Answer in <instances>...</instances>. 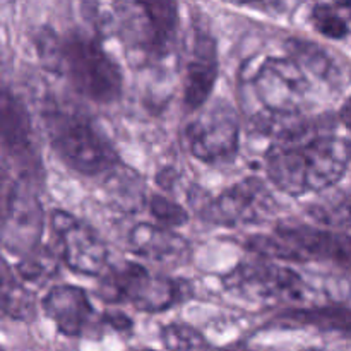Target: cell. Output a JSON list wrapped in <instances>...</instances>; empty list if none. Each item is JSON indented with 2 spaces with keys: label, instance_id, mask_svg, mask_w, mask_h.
Returning a JSON list of instances; mask_svg holds the SVG:
<instances>
[{
  "label": "cell",
  "instance_id": "6da1fadb",
  "mask_svg": "<svg viewBox=\"0 0 351 351\" xmlns=\"http://www.w3.org/2000/svg\"><path fill=\"white\" fill-rule=\"evenodd\" d=\"M38 50L45 64L64 74L84 98L108 105L122 96V71L93 31H72L64 38L47 31L40 34Z\"/></svg>",
  "mask_w": 351,
  "mask_h": 351
},
{
  "label": "cell",
  "instance_id": "7a4b0ae2",
  "mask_svg": "<svg viewBox=\"0 0 351 351\" xmlns=\"http://www.w3.org/2000/svg\"><path fill=\"white\" fill-rule=\"evenodd\" d=\"M351 163V143L332 134H315L293 144H273L266 171L278 191L300 197L338 184Z\"/></svg>",
  "mask_w": 351,
  "mask_h": 351
},
{
  "label": "cell",
  "instance_id": "3957f363",
  "mask_svg": "<svg viewBox=\"0 0 351 351\" xmlns=\"http://www.w3.org/2000/svg\"><path fill=\"white\" fill-rule=\"evenodd\" d=\"M43 117L51 147L75 173L96 177L119 167L112 144L88 119L57 105L48 106Z\"/></svg>",
  "mask_w": 351,
  "mask_h": 351
},
{
  "label": "cell",
  "instance_id": "277c9868",
  "mask_svg": "<svg viewBox=\"0 0 351 351\" xmlns=\"http://www.w3.org/2000/svg\"><path fill=\"white\" fill-rule=\"evenodd\" d=\"M103 297L108 302L132 305L139 312L160 314L180 300L182 285L165 274L151 273L143 264L123 261L105 276Z\"/></svg>",
  "mask_w": 351,
  "mask_h": 351
},
{
  "label": "cell",
  "instance_id": "5b68a950",
  "mask_svg": "<svg viewBox=\"0 0 351 351\" xmlns=\"http://www.w3.org/2000/svg\"><path fill=\"white\" fill-rule=\"evenodd\" d=\"M202 112L185 130L189 153L208 165L233 163L240 151L242 123L237 110L225 99L201 106Z\"/></svg>",
  "mask_w": 351,
  "mask_h": 351
},
{
  "label": "cell",
  "instance_id": "8992f818",
  "mask_svg": "<svg viewBox=\"0 0 351 351\" xmlns=\"http://www.w3.org/2000/svg\"><path fill=\"white\" fill-rule=\"evenodd\" d=\"M43 209L33 189L0 173V245L24 256L40 245Z\"/></svg>",
  "mask_w": 351,
  "mask_h": 351
},
{
  "label": "cell",
  "instance_id": "52a82bcc",
  "mask_svg": "<svg viewBox=\"0 0 351 351\" xmlns=\"http://www.w3.org/2000/svg\"><path fill=\"white\" fill-rule=\"evenodd\" d=\"M230 291L250 298L281 302H307L314 297L311 283L290 267L267 263H245L223 280Z\"/></svg>",
  "mask_w": 351,
  "mask_h": 351
},
{
  "label": "cell",
  "instance_id": "ba28073f",
  "mask_svg": "<svg viewBox=\"0 0 351 351\" xmlns=\"http://www.w3.org/2000/svg\"><path fill=\"white\" fill-rule=\"evenodd\" d=\"M50 225L60 243L62 259L72 273L99 276L108 267V245L93 226L72 216L71 213H51Z\"/></svg>",
  "mask_w": 351,
  "mask_h": 351
},
{
  "label": "cell",
  "instance_id": "9c48e42d",
  "mask_svg": "<svg viewBox=\"0 0 351 351\" xmlns=\"http://www.w3.org/2000/svg\"><path fill=\"white\" fill-rule=\"evenodd\" d=\"M273 197L259 178H245L202 204L201 218L223 226L254 225L271 211Z\"/></svg>",
  "mask_w": 351,
  "mask_h": 351
},
{
  "label": "cell",
  "instance_id": "30bf717a",
  "mask_svg": "<svg viewBox=\"0 0 351 351\" xmlns=\"http://www.w3.org/2000/svg\"><path fill=\"white\" fill-rule=\"evenodd\" d=\"M252 86L264 110L295 112L297 101L307 93L308 81L293 58L269 57L257 65Z\"/></svg>",
  "mask_w": 351,
  "mask_h": 351
},
{
  "label": "cell",
  "instance_id": "8fae6325",
  "mask_svg": "<svg viewBox=\"0 0 351 351\" xmlns=\"http://www.w3.org/2000/svg\"><path fill=\"white\" fill-rule=\"evenodd\" d=\"M0 146L21 170L36 175L40 153L34 141L33 123L24 103L0 82Z\"/></svg>",
  "mask_w": 351,
  "mask_h": 351
},
{
  "label": "cell",
  "instance_id": "7c38bea8",
  "mask_svg": "<svg viewBox=\"0 0 351 351\" xmlns=\"http://www.w3.org/2000/svg\"><path fill=\"white\" fill-rule=\"evenodd\" d=\"M276 235L297 252L300 263L322 261L351 273V235L302 223H280Z\"/></svg>",
  "mask_w": 351,
  "mask_h": 351
},
{
  "label": "cell",
  "instance_id": "4fadbf2b",
  "mask_svg": "<svg viewBox=\"0 0 351 351\" xmlns=\"http://www.w3.org/2000/svg\"><path fill=\"white\" fill-rule=\"evenodd\" d=\"M41 308L53 321L58 332L69 338L82 336L93 324L95 307L82 288L74 285H57L41 300Z\"/></svg>",
  "mask_w": 351,
  "mask_h": 351
},
{
  "label": "cell",
  "instance_id": "5bb4252c",
  "mask_svg": "<svg viewBox=\"0 0 351 351\" xmlns=\"http://www.w3.org/2000/svg\"><path fill=\"white\" fill-rule=\"evenodd\" d=\"M218 45L208 33H197L192 43L184 81V103L189 110H199L209 101L218 81Z\"/></svg>",
  "mask_w": 351,
  "mask_h": 351
},
{
  "label": "cell",
  "instance_id": "9a60e30c",
  "mask_svg": "<svg viewBox=\"0 0 351 351\" xmlns=\"http://www.w3.org/2000/svg\"><path fill=\"white\" fill-rule=\"evenodd\" d=\"M129 249L134 256L156 263H182L189 256V242L184 237L151 223H139L130 230Z\"/></svg>",
  "mask_w": 351,
  "mask_h": 351
},
{
  "label": "cell",
  "instance_id": "2e32d148",
  "mask_svg": "<svg viewBox=\"0 0 351 351\" xmlns=\"http://www.w3.org/2000/svg\"><path fill=\"white\" fill-rule=\"evenodd\" d=\"M149 26L151 45L158 55L167 53L178 31L177 0H136Z\"/></svg>",
  "mask_w": 351,
  "mask_h": 351
},
{
  "label": "cell",
  "instance_id": "e0dca14e",
  "mask_svg": "<svg viewBox=\"0 0 351 351\" xmlns=\"http://www.w3.org/2000/svg\"><path fill=\"white\" fill-rule=\"evenodd\" d=\"M278 321L297 326H311L322 331H338L351 335V308L345 307H312L295 308L278 315Z\"/></svg>",
  "mask_w": 351,
  "mask_h": 351
},
{
  "label": "cell",
  "instance_id": "ac0fdd59",
  "mask_svg": "<svg viewBox=\"0 0 351 351\" xmlns=\"http://www.w3.org/2000/svg\"><path fill=\"white\" fill-rule=\"evenodd\" d=\"M0 314L14 321L29 322L36 315V297L24 285L9 274L0 276Z\"/></svg>",
  "mask_w": 351,
  "mask_h": 351
},
{
  "label": "cell",
  "instance_id": "d6986e66",
  "mask_svg": "<svg viewBox=\"0 0 351 351\" xmlns=\"http://www.w3.org/2000/svg\"><path fill=\"white\" fill-rule=\"evenodd\" d=\"M287 48L290 51L291 58L300 67L308 69V71L314 72L319 77L329 79L332 75V72H335V64L331 62V58L315 43L298 40V38H291V40H288Z\"/></svg>",
  "mask_w": 351,
  "mask_h": 351
},
{
  "label": "cell",
  "instance_id": "ffe728a7",
  "mask_svg": "<svg viewBox=\"0 0 351 351\" xmlns=\"http://www.w3.org/2000/svg\"><path fill=\"white\" fill-rule=\"evenodd\" d=\"M17 274L24 283H43L57 274V263L53 254L48 249L34 247L27 254L21 256V261L16 266Z\"/></svg>",
  "mask_w": 351,
  "mask_h": 351
},
{
  "label": "cell",
  "instance_id": "44dd1931",
  "mask_svg": "<svg viewBox=\"0 0 351 351\" xmlns=\"http://www.w3.org/2000/svg\"><path fill=\"white\" fill-rule=\"evenodd\" d=\"M315 221L338 228H351V195L338 194L308 208Z\"/></svg>",
  "mask_w": 351,
  "mask_h": 351
},
{
  "label": "cell",
  "instance_id": "7402d4cb",
  "mask_svg": "<svg viewBox=\"0 0 351 351\" xmlns=\"http://www.w3.org/2000/svg\"><path fill=\"white\" fill-rule=\"evenodd\" d=\"M163 345L170 351H211L208 339L197 329L189 324H167L161 329Z\"/></svg>",
  "mask_w": 351,
  "mask_h": 351
},
{
  "label": "cell",
  "instance_id": "603a6c76",
  "mask_svg": "<svg viewBox=\"0 0 351 351\" xmlns=\"http://www.w3.org/2000/svg\"><path fill=\"white\" fill-rule=\"evenodd\" d=\"M149 213L154 219H156L158 225L165 226V228H182L189 223V213L187 209L182 204H178L177 201H171L167 195L161 194H153L149 197Z\"/></svg>",
  "mask_w": 351,
  "mask_h": 351
},
{
  "label": "cell",
  "instance_id": "cb8c5ba5",
  "mask_svg": "<svg viewBox=\"0 0 351 351\" xmlns=\"http://www.w3.org/2000/svg\"><path fill=\"white\" fill-rule=\"evenodd\" d=\"M312 21L319 33L332 40H343L348 34V24L331 5L315 7L312 12Z\"/></svg>",
  "mask_w": 351,
  "mask_h": 351
},
{
  "label": "cell",
  "instance_id": "d4e9b609",
  "mask_svg": "<svg viewBox=\"0 0 351 351\" xmlns=\"http://www.w3.org/2000/svg\"><path fill=\"white\" fill-rule=\"evenodd\" d=\"M103 319H105V322H108L112 328H115L117 331H127V329L132 328L130 319L123 314H106Z\"/></svg>",
  "mask_w": 351,
  "mask_h": 351
},
{
  "label": "cell",
  "instance_id": "484cf974",
  "mask_svg": "<svg viewBox=\"0 0 351 351\" xmlns=\"http://www.w3.org/2000/svg\"><path fill=\"white\" fill-rule=\"evenodd\" d=\"M339 119H341V122L345 123L346 129L351 130V96L345 103H343L341 110H339Z\"/></svg>",
  "mask_w": 351,
  "mask_h": 351
},
{
  "label": "cell",
  "instance_id": "4316f807",
  "mask_svg": "<svg viewBox=\"0 0 351 351\" xmlns=\"http://www.w3.org/2000/svg\"><path fill=\"white\" fill-rule=\"evenodd\" d=\"M228 2L237 3V5H245V3H254L257 2V0H228Z\"/></svg>",
  "mask_w": 351,
  "mask_h": 351
},
{
  "label": "cell",
  "instance_id": "83f0119b",
  "mask_svg": "<svg viewBox=\"0 0 351 351\" xmlns=\"http://www.w3.org/2000/svg\"><path fill=\"white\" fill-rule=\"evenodd\" d=\"M146 351H153V350H146Z\"/></svg>",
  "mask_w": 351,
  "mask_h": 351
}]
</instances>
